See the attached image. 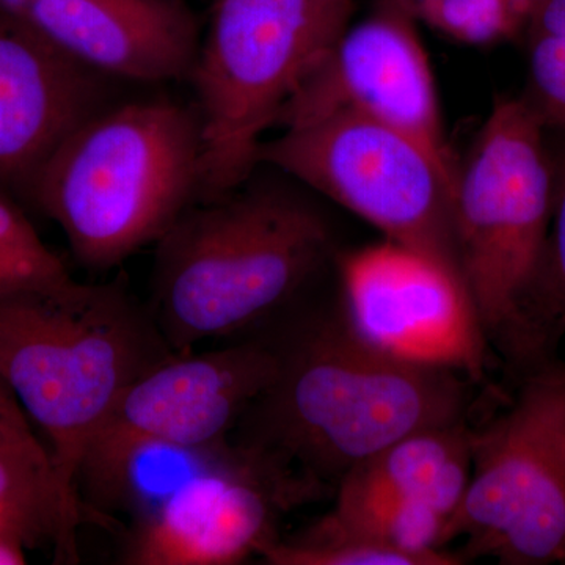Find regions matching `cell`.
Instances as JSON below:
<instances>
[{
	"label": "cell",
	"instance_id": "1",
	"mask_svg": "<svg viewBox=\"0 0 565 565\" xmlns=\"http://www.w3.org/2000/svg\"><path fill=\"white\" fill-rule=\"evenodd\" d=\"M262 329L273 341L275 373L230 440L326 492L405 435L467 419L470 379L371 344L340 296L327 305L307 297Z\"/></svg>",
	"mask_w": 565,
	"mask_h": 565
},
{
	"label": "cell",
	"instance_id": "2",
	"mask_svg": "<svg viewBox=\"0 0 565 565\" xmlns=\"http://www.w3.org/2000/svg\"><path fill=\"white\" fill-rule=\"evenodd\" d=\"M154 245L147 305L174 353L262 329L310 297L334 255L322 212L259 166Z\"/></svg>",
	"mask_w": 565,
	"mask_h": 565
},
{
	"label": "cell",
	"instance_id": "3",
	"mask_svg": "<svg viewBox=\"0 0 565 565\" xmlns=\"http://www.w3.org/2000/svg\"><path fill=\"white\" fill-rule=\"evenodd\" d=\"M206 189L195 103L120 98L82 122L46 163L28 206L61 226L92 273L156 244Z\"/></svg>",
	"mask_w": 565,
	"mask_h": 565
},
{
	"label": "cell",
	"instance_id": "4",
	"mask_svg": "<svg viewBox=\"0 0 565 565\" xmlns=\"http://www.w3.org/2000/svg\"><path fill=\"white\" fill-rule=\"evenodd\" d=\"M174 353L120 273L0 297V382L40 427L76 500L85 449L121 393Z\"/></svg>",
	"mask_w": 565,
	"mask_h": 565
},
{
	"label": "cell",
	"instance_id": "5",
	"mask_svg": "<svg viewBox=\"0 0 565 565\" xmlns=\"http://www.w3.org/2000/svg\"><path fill=\"white\" fill-rule=\"evenodd\" d=\"M545 126L523 96L498 98L463 167L452 222L460 273L487 340L520 375L535 366L526 300L552 218Z\"/></svg>",
	"mask_w": 565,
	"mask_h": 565
},
{
	"label": "cell",
	"instance_id": "6",
	"mask_svg": "<svg viewBox=\"0 0 565 565\" xmlns=\"http://www.w3.org/2000/svg\"><path fill=\"white\" fill-rule=\"evenodd\" d=\"M353 0H214L189 76L206 147L203 199L247 180L267 129L340 39Z\"/></svg>",
	"mask_w": 565,
	"mask_h": 565
},
{
	"label": "cell",
	"instance_id": "7",
	"mask_svg": "<svg viewBox=\"0 0 565 565\" xmlns=\"http://www.w3.org/2000/svg\"><path fill=\"white\" fill-rule=\"evenodd\" d=\"M463 563L565 564V363L522 375L515 399L473 429V473L446 527Z\"/></svg>",
	"mask_w": 565,
	"mask_h": 565
},
{
	"label": "cell",
	"instance_id": "8",
	"mask_svg": "<svg viewBox=\"0 0 565 565\" xmlns=\"http://www.w3.org/2000/svg\"><path fill=\"white\" fill-rule=\"evenodd\" d=\"M256 162L280 170L371 223L385 239L426 253L462 277L452 222L455 182L405 134L356 111L338 110L263 140Z\"/></svg>",
	"mask_w": 565,
	"mask_h": 565
},
{
	"label": "cell",
	"instance_id": "9",
	"mask_svg": "<svg viewBox=\"0 0 565 565\" xmlns=\"http://www.w3.org/2000/svg\"><path fill=\"white\" fill-rule=\"evenodd\" d=\"M326 490L230 440L221 459L151 514L129 523L120 563L236 565L277 541L282 515Z\"/></svg>",
	"mask_w": 565,
	"mask_h": 565
},
{
	"label": "cell",
	"instance_id": "10",
	"mask_svg": "<svg viewBox=\"0 0 565 565\" xmlns=\"http://www.w3.org/2000/svg\"><path fill=\"white\" fill-rule=\"evenodd\" d=\"M337 267L345 315L371 344L473 384L486 377L492 345L451 267L388 239L337 256Z\"/></svg>",
	"mask_w": 565,
	"mask_h": 565
},
{
	"label": "cell",
	"instance_id": "11",
	"mask_svg": "<svg viewBox=\"0 0 565 565\" xmlns=\"http://www.w3.org/2000/svg\"><path fill=\"white\" fill-rule=\"evenodd\" d=\"M351 110L405 134L456 185L457 163L446 141L433 68L412 20L392 0L340 39L278 115V128L307 125Z\"/></svg>",
	"mask_w": 565,
	"mask_h": 565
},
{
	"label": "cell",
	"instance_id": "12",
	"mask_svg": "<svg viewBox=\"0 0 565 565\" xmlns=\"http://www.w3.org/2000/svg\"><path fill=\"white\" fill-rule=\"evenodd\" d=\"M266 330L204 352L172 353L132 382L85 449L81 467L141 440L210 448L230 440L275 373ZM79 467V468H81Z\"/></svg>",
	"mask_w": 565,
	"mask_h": 565
},
{
	"label": "cell",
	"instance_id": "13",
	"mask_svg": "<svg viewBox=\"0 0 565 565\" xmlns=\"http://www.w3.org/2000/svg\"><path fill=\"white\" fill-rule=\"evenodd\" d=\"M122 84L71 57L0 2V189L28 206L55 151L122 98Z\"/></svg>",
	"mask_w": 565,
	"mask_h": 565
},
{
	"label": "cell",
	"instance_id": "14",
	"mask_svg": "<svg viewBox=\"0 0 565 565\" xmlns=\"http://www.w3.org/2000/svg\"><path fill=\"white\" fill-rule=\"evenodd\" d=\"M7 6L71 57L125 84L188 81L202 41L195 18L180 0H21Z\"/></svg>",
	"mask_w": 565,
	"mask_h": 565
},
{
	"label": "cell",
	"instance_id": "15",
	"mask_svg": "<svg viewBox=\"0 0 565 565\" xmlns=\"http://www.w3.org/2000/svg\"><path fill=\"white\" fill-rule=\"evenodd\" d=\"M473 473V427L465 422L416 430L353 467L337 497L397 498L456 514ZM449 523V522H448Z\"/></svg>",
	"mask_w": 565,
	"mask_h": 565
},
{
	"label": "cell",
	"instance_id": "16",
	"mask_svg": "<svg viewBox=\"0 0 565 565\" xmlns=\"http://www.w3.org/2000/svg\"><path fill=\"white\" fill-rule=\"evenodd\" d=\"M85 516L33 429L0 440V534L17 537L28 550L50 546L57 564H76L77 530Z\"/></svg>",
	"mask_w": 565,
	"mask_h": 565
},
{
	"label": "cell",
	"instance_id": "17",
	"mask_svg": "<svg viewBox=\"0 0 565 565\" xmlns=\"http://www.w3.org/2000/svg\"><path fill=\"white\" fill-rule=\"evenodd\" d=\"M448 522L441 512L415 501L337 497L332 511L310 526L404 553L418 565L465 564L459 553L446 550Z\"/></svg>",
	"mask_w": 565,
	"mask_h": 565
},
{
	"label": "cell",
	"instance_id": "18",
	"mask_svg": "<svg viewBox=\"0 0 565 565\" xmlns=\"http://www.w3.org/2000/svg\"><path fill=\"white\" fill-rule=\"evenodd\" d=\"M552 218L525 311L531 351L537 364L553 360V348L565 334V145L557 151L552 148Z\"/></svg>",
	"mask_w": 565,
	"mask_h": 565
},
{
	"label": "cell",
	"instance_id": "19",
	"mask_svg": "<svg viewBox=\"0 0 565 565\" xmlns=\"http://www.w3.org/2000/svg\"><path fill=\"white\" fill-rule=\"evenodd\" d=\"M73 281L68 267L41 239L24 206L0 189V297L57 291Z\"/></svg>",
	"mask_w": 565,
	"mask_h": 565
},
{
	"label": "cell",
	"instance_id": "20",
	"mask_svg": "<svg viewBox=\"0 0 565 565\" xmlns=\"http://www.w3.org/2000/svg\"><path fill=\"white\" fill-rule=\"evenodd\" d=\"M412 20L422 21L459 43L490 46L526 31L527 17L515 0H392Z\"/></svg>",
	"mask_w": 565,
	"mask_h": 565
},
{
	"label": "cell",
	"instance_id": "21",
	"mask_svg": "<svg viewBox=\"0 0 565 565\" xmlns=\"http://www.w3.org/2000/svg\"><path fill=\"white\" fill-rule=\"evenodd\" d=\"M527 95L546 131L565 134V36L526 33Z\"/></svg>",
	"mask_w": 565,
	"mask_h": 565
},
{
	"label": "cell",
	"instance_id": "22",
	"mask_svg": "<svg viewBox=\"0 0 565 565\" xmlns=\"http://www.w3.org/2000/svg\"><path fill=\"white\" fill-rule=\"evenodd\" d=\"M526 33L565 36V0H545L531 13Z\"/></svg>",
	"mask_w": 565,
	"mask_h": 565
},
{
	"label": "cell",
	"instance_id": "23",
	"mask_svg": "<svg viewBox=\"0 0 565 565\" xmlns=\"http://www.w3.org/2000/svg\"><path fill=\"white\" fill-rule=\"evenodd\" d=\"M31 419L22 411L17 397L0 382V440L22 430L32 429Z\"/></svg>",
	"mask_w": 565,
	"mask_h": 565
},
{
	"label": "cell",
	"instance_id": "24",
	"mask_svg": "<svg viewBox=\"0 0 565 565\" xmlns=\"http://www.w3.org/2000/svg\"><path fill=\"white\" fill-rule=\"evenodd\" d=\"M28 546L11 535L0 534V565H24L28 564L25 557Z\"/></svg>",
	"mask_w": 565,
	"mask_h": 565
},
{
	"label": "cell",
	"instance_id": "25",
	"mask_svg": "<svg viewBox=\"0 0 565 565\" xmlns=\"http://www.w3.org/2000/svg\"><path fill=\"white\" fill-rule=\"evenodd\" d=\"M515 2L519 3L520 9L525 11L527 20H530L531 13L545 0H515Z\"/></svg>",
	"mask_w": 565,
	"mask_h": 565
},
{
	"label": "cell",
	"instance_id": "26",
	"mask_svg": "<svg viewBox=\"0 0 565 565\" xmlns=\"http://www.w3.org/2000/svg\"><path fill=\"white\" fill-rule=\"evenodd\" d=\"M0 2L14 3V2H21V0H0Z\"/></svg>",
	"mask_w": 565,
	"mask_h": 565
}]
</instances>
